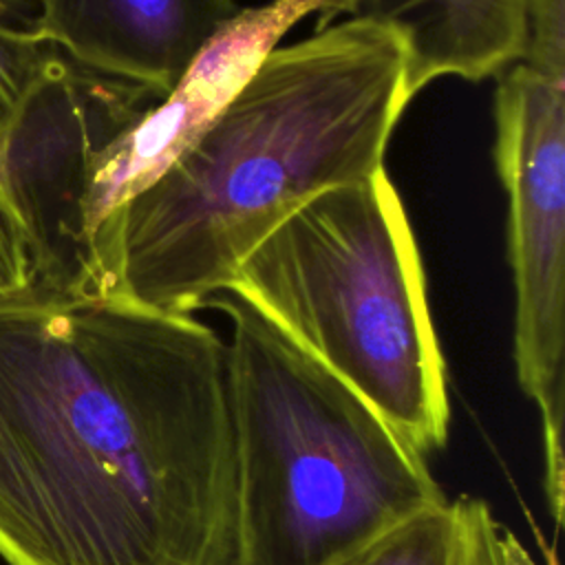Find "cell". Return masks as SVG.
Segmentation results:
<instances>
[{"instance_id": "1", "label": "cell", "mask_w": 565, "mask_h": 565, "mask_svg": "<svg viewBox=\"0 0 565 565\" xmlns=\"http://www.w3.org/2000/svg\"><path fill=\"white\" fill-rule=\"evenodd\" d=\"M0 556L238 565L221 338L124 298L0 300Z\"/></svg>"}, {"instance_id": "2", "label": "cell", "mask_w": 565, "mask_h": 565, "mask_svg": "<svg viewBox=\"0 0 565 565\" xmlns=\"http://www.w3.org/2000/svg\"><path fill=\"white\" fill-rule=\"evenodd\" d=\"M413 95L402 42L340 20L276 46L95 245L99 294L190 316L313 196L384 168Z\"/></svg>"}, {"instance_id": "3", "label": "cell", "mask_w": 565, "mask_h": 565, "mask_svg": "<svg viewBox=\"0 0 565 565\" xmlns=\"http://www.w3.org/2000/svg\"><path fill=\"white\" fill-rule=\"evenodd\" d=\"M205 305L232 320L238 565H338L448 501L424 455L258 309L230 289Z\"/></svg>"}, {"instance_id": "4", "label": "cell", "mask_w": 565, "mask_h": 565, "mask_svg": "<svg viewBox=\"0 0 565 565\" xmlns=\"http://www.w3.org/2000/svg\"><path fill=\"white\" fill-rule=\"evenodd\" d=\"M227 289L415 450L446 444V364L408 214L384 168L307 201L245 256Z\"/></svg>"}, {"instance_id": "5", "label": "cell", "mask_w": 565, "mask_h": 565, "mask_svg": "<svg viewBox=\"0 0 565 565\" xmlns=\"http://www.w3.org/2000/svg\"><path fill=\"white\" fill-rule=\"evenodd\" d=\"M494 159L508 194L514 364L543 430L550 514L563 523L565 411V79L516 62L494 95Z\"/></svg>"}, {"instance_id": "6", "label": "cell", "mask_w": 565, "mask_h": 565, "mask_svg": "<svg viewBox=\"0 0 565 565\" xmlns=\"http://www.w3.org/2000/svg\"><path fill=\"white\" fill-rule=\"evenodd\" d=\"M331 2L269 0L260 7L238 9L196 51L159 104L95 154L82 199V232L97 298L102 294L95 245L121 207L203 137L298 20L309 13L322 18Z\"/></svg>"}, {"instance_id": "7", "label": "cell", "mask_w": 565, "mask_h": 565, "mask_svg": "<svg viewBox=\"0 0 565 565\" xmlns=\"http://www.w3.org/2000/svg\"><path fill=\"white\" fill-rule=\"evenodd\" d=\"M236 11L234 0H44V29L75 62L163 97Z\"/></svg>"}, {"instance_id": "8", "label": "cell", "mask_w": 565, "mask_h": 565, "mask_svg": "<svg viewBox=\"0 0 565 565\" xmlns=\"http://www.w3.org/2000/svg\"><path fill=\"white\" fill-rule=\"evenodd\" d=\"M342 18L373 22L399 38L413 97L433 79L479 82L525 55L527 0H333L318 24Z\"/></svg>"}, {"instance_id": "9", "label": "cell", "mask_w": 565, "mask_h": 565, "mask_svg": "<svg viewBox=\"0 0 565 565\" xmlns=\"http://www.w3.org/2000/svg\"><path fill=\"white\" fill-rule=\"evenodd\" d=\"M29 294L62 296V274L15 157L0 154V300Z\"/></svg>"}, {"instance_id": "10", "label": "cell", "mask_w": 565, "mask_h": 565, "mask_svg": "<svg viewBox=\"0 0 565 565\" xmlns=\"http://www.w3.org/2000/svg\"><path fill=\"white\" fill-rule=\"evenodd\" d=\"M68 57L42 31L0 20V154L13 157L18 135L42 90Z\"/></svg>"}, {"instance_id": "11", "label": "cell", "mask_w": 565, "mask_h": 565, "mask_svg": "<svg viewBox=\"0 0 565 565\" xmlns=\"http://www.w3.org/2000/svg\"><path fill=\"white\" fill-rule=\"evenodd\" d=\"M452 501L417 512L338 565H452Z\"/></svg>"}, {"instance_id": "12", "label": "cell", "mask_w": 565, "mask_h": 565, "mask_svg": "<svg viewBox=\"0 0 565 565\" xmlns=\"http://www.w3.org/2000/svg\"><path fill=\"white\" fill-rule=\"evenodd\" d=\"M455 550L452 565H497L501 525L483 499L461 497L452 501Z\"/></svg>"}, {"instance_id": "13", "label": "cell", "mask_w": 565, "mask_h": 565, "mask_svg": "<svg viewBox=\"0 0 565 565\" xmlns=\"http://www.w3.org/2000/svg\"><path fill=\"white\" fill-rule=\"evenodd\" d=\"M527 40L541 51L563 46L565 0H527Z\"/></svg>"}, {"instance_id": "14", "label": "cell", "mask_w": 565, "mask_h": 565, "mask_svg": "<svg viewBox=\"0 0 565 565\" xmlns=\"http://www.w3.org/2000/svg\"><path fill=\"white\" fill-rule=\"evenodd\" d=\"M497 565H536V563L527 554L523 543L510 530L501 527L499 541H497ZM552 565H556L554 556H552Z\"/></svg>"}]
</instances>
